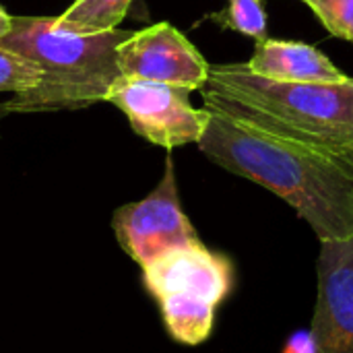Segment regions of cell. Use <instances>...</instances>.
<instances>
[{
  "instance_id": "1",
  "label": "cell",
  "mask_w": 353,
  "mask_h": 353,
  "mask_svg": "<svg viewBox=\"0 0 353 353\" xmlns=\"http://www.w3.org/2000/svg\"><path fill=\"white\" fill-rule=\"evenodd\" d=\"M209 112L196 143L219 168L283 199L321 242L353 236V151L283 139Z\"/></svg>"
},
{
  "instance_id": "2",
  "label": "cell",
  "mask_w": 353,
  "mask_h": 353,
  "mask_svg": "<svg viewBox=\"0 0 353 353\" xmlns=\"http://www.w3.org/2000/svg\"><path fill=\"white\" fill-rule=\"evenodd\" d=\"M205 110L265 132L335 151H353V79L292 83L256 74L248 64H209Z\"/></svg>"
},
{
  "instance_id": "3",
  "label": "cell",
  "mask_w": 353,
  "mask_h": 353,
  "mask_svg": "<svg viewBox=\"0 0 353 353\" xmlns=\"http://www.w3.org/2000/svg\"><path fill=\"white\" fill-rule=\"evenodd\" d=\"M132 31L79 33L54 25V17H12L10 31L0 39L41 68V81L6 99L8 114L81 110L105 101L112 85L122 79L118 48Z\"/></svg>"
},
{
  "instance_id": "4",
  "label": "cell",
  "mask_w": 353,
  "mask_h": 353,
  "mask_svg": "<svg viewBox=\"0 0 353 353\" xmlns=\"http://www.w3.org/2000/svg\"><path fill=\"white\" fill-rule=\"evenodd\" d=\"M112 228L122 250L141 269L170 250L201 242L180 205L172 157L165 159V172L153 192L116 209Z\"/></svg>"
},
{
  "instance_id": "5",
  "label": "cell",
  "mask_w": 353,
  "mask_h": 353,
  "mask_svg": "<svg viewBox=\"0 0 353 353\" xmlns=\"http://www.w3.org/2000/svg\"><path fill=\"white\" fill-rule=\"evenodd\" d=\"M188 97L190 91L184 87L122 77L112 85L105 101L126 116L141 139L176 149L199 143L209 122V112L192 108Z\"/></svg>"
},
{
  "instance_id": "6",
  "label": "cell",
  "mask_w": 353,
  "mask_h": 353,
  "mask_svg": "<svg viewBox=\"0 0 353 353\" xmlns=\"http://www.w3.org/2000/svg\"><path fill=\"white\" fill-rule=\"evenodd\" d=\"M118 68L124 79L165 83L201 91L209 62L172 23H157L132 35L118 48Z\"/></svg>"
},
{
  "instance_id": "7",
  "label": "cell",
  "mask_w": 353,
  "mask_h": 353,
  "mask_svg": "<svg viewBox=\"0 0 353 353\" xmlns=\"http://www.w3.org/2000/svg\"><path fill=\"white\" fill-rule=\"evenodd\" d=\"M143 283L155 300L180 296L217 308L234 288V265L225 254L196 242L170 250L143 267Z\"/></svg>"
},
{
  "instance_id": "8",
  "label": "cell",
  "mask_w": 353,
  "mask_h": 353,
  "mask_svg": "<svg viewBox=\"0 0 353 353\" xmlns=\"http://www.w3.org/2000/svg\"><path fill=\"white\" fill-rule=\"evenodd\" d=\"M312 333L321 353H353V236L321 242Z\"/></svg>"
},
{
  "instance_id": "9",
  "label": "cell",
  "mask_w": 353,
  "mask_h": 353,
  "mask_svg": "<svg viewBox=\"0 0 353 353\" xmlns=\"http://www.w3.org/2000/svg\"><path fill=\"white\" fill-rule=\"evenodd\" d=\"M250 70L261 77L292 81V83H345L350 81L327 54L304 41L263 39L256 41L250 60Z\"/></svg>"
},
{
  "instance_id": "10",
  "label": "cell",
  "mask_w": 353,
  "mask_h": 353,
  "mask_svg": "<svg viewBox=\"0 0 353 353\" xmlns=\"http://www.w3.org/2000/svg\"><path fill=\"white\" fill-rule=\"evenodd\" d=\"M163 325L170 337L182 345H201L209 339L215 323V306L180 296H165L157 300Z\"/></svg>"
},
{
  "instance_id": "11",
  "label": "cell",
  "mask_w": 353,
  "mask_h": 353,
  "mask_svg": "<svg viewBox=\"0 0 353 353\" xmlns=\"http://www.w3.org/2000/svg\"><path fill=\"white\" fill-rule=\"evenodd\" d=\"M134 0H74L62 14L54 17V25L79 33L114 31L124 21Z\"/></svg>"
},
{
  "instance_id": "12",
  "label": "cell",
  "mask_w": 353,
  "mask_h": 353,
  "mask_svg": "<svg viewBox=\"0 0 353 353\" xmlns=\"http://www.w3.org/2000/svg\"><path fill=\"white\" fill-rule=\"evenodd\" d=\"M209 19L221 29L236 31L240 35L252 37L254 41H263L269 37L267 10L263 6V0H228V6L223 10L211 12Z\"/></svg>"
},
{
  "instance_id": "13",
  "label": "cell",
  "mask_w": 353,
  "mask_h": 353,
  "mask_svg": "<svg viewBox=\"0 0 353 353\" xmlns=\"http://www.w3.org/2000/svg\"><path fill=\"white\" fill-rule=\"evenodd\" d=\"M41 81V68L25 56L0 46V93H23Z\"/></svg>"
},
{
  "instance_id": "14",
  "label": "cell",
  "mask_w": 353,
  "mask_h": 353,
  "mask_svg": "<svg viewBox=\"0 0 353 353\" xmlns=\"http://www.w3.org/2000/svg\"><path fill=\"white\" fill-rule=\"evenodd\" d=\"M319 17L325 29L339 37L353 41V0H302Z\"/></svg>"
},
{
  "instance_id": "15",
  "label": "cell",
  "mask_w": 353,
  "mask_h": 353,
  "mask_svg": "<svg viewBox=\"0 0 353 353\" xmlns=\"http://www.w3.org/2000/svg\"><path fill=\"white\" fill-rule=\"evenodd\" d=\"M281 353H321L319 352V343H316V337L312 333V329H300V331H294L285 345H283V352Z\"/></svg>"
},
{
  "instance_id": "16",
  "label": "cell",
  "mask_w": 353,
  "mask_h": 353,
  "mask_svg": "<svg viewBox=\"0 0 353 353\" xmlns=\"http://www.w3.org/2000/svg\"><path fill=\"white\" fill-rule=\"evenodd\" d=\"M10 25H12V14H8V12L0 6V39L10 31Z\"/></svg>"
},
{
  "instance_id": "17",
  "label": "cell",
  "mask_w": 353,
  "mask_h": 353,
  "mask_svg": "<svg viewBox=\"0 0 353 353\" xmlns=\"http://www.w3.org/2000/svg\"><path fill=\"white\" fill-rule=\"evenodd\" d=\"M6 116H10V114H8V110H6V103H4V101H0V124H2V120H4Z\"/></svg>"
}]
</instances>
